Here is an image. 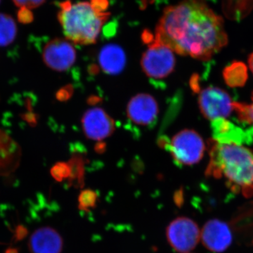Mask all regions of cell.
I'll list each match as a JSON object with an SVG mask.
<instances>
[{"instance_id": "obj_1", "label": "cell", "mask_w": 253, "mask_h": 253, "mask_svg": "<svg viewBox=\"0 0 253 253\" xmlns=\"http://www.w3.org/2000/svg\"><path fill=\"white\" fill-rule=\"evenodd\" d=\"M155 39L182 56L203 61L226 45L224 21L204 0H183L165 9Z\"/></svg>"}, {"instance_id": "obj_2", "label": "cell", "mask_w": 253, "mask_h": 253, "mask_svg": "<svg viewBox=\"0 0 253 253\" xmlns=\"http://www.w3.org/2000/svg\"><path fill=\"white\" fill-rule=\"evenodd\" d=\"M210 159L207 174L224 177L234 187L253 191V151L236 143L208 142Z\"/></svg>"}, {"instance_id": "obj_3", "label": "cell", "mask_w": 253, "mask_h": 253, "mask_svg": "<svg viewBox=\"0 0 253 253\" xmlns=\"http://www.w3.org/2000/svg\"><path fill=\"white\" fill-rule=\"evenodd\" d=\"M58 19L63 33L75 44L88 45L96 42L101 27L110 14L95 9L91 3L80 1L71 4L66 1L60 4Z\"/></svg>"}, {"instance_id": "obj_4", "label": "cell", "mask_w": 253, "mask_h": 253, "mask_svg": "<svg viewBox=\"0 0 253 253\" xmlns=\"http://www.w3.org/2000/svg\"><path fill=\"white\" fill-rule=\"evenodd\" d=\"M161 146L169 150L174 161L179 165L191 166L202 159L206 146L202 137L192 129H184L173 136L170 141H160Z\"/></svg>"}, {"instance_id": "obj_5", "label": "cell", "mask_w": 253, "mask_h": 253, "mask_svg": "<svg viewBox=\"0 0 253 253\" xmlns=\"http://www.w3.org/2000/svg\"><path fill=\"white\" fill-rule=\"evenodd\" d=\"M141 66L148 77L164 79L174 71L175 57L170 48L154 39L143 54Z\"/></svg>"}, {"instance_id": "obj_6", "label": "cell", "mask_w": 253, "mask_h": 253, "mask_svg": "<svg viewBox=\"0 0 253 253\" xmlns=\"http://www.w3.org/2000/svg\"><path fill=\"white\" fill-rule=\"evenodd\" d=\"M166 234L168 244L176 252L189 253L201 241V231L192 219L179 217L168 224Z\"/></svg>"}, {"instance_id": "obj_7", "label": "cell", "mask_w": 253, "mask_h": 253, "mask_svg": "<svg viewBox=\"0 0 253 253\" xmlns=\"http://www.w3.org/2000/svg\"><path fill=\"white\" fill-rule=\"evenodd\" d=\"M199 105L205 118L211 121L225 119L234 111V102L225 91L208 86L199 91Z\"/></svg>"}, {"instance_id": "obj_8", "label": "cell", "mask_w": 253, "mask_h": 253, "mask_svg": "<svg viewBox=\"0 0 253 253\" xmlns=\"http://www.w3.org/2000/svg\"><path fill=\"white\" fill-rule=\"evenodd\" d=\"M42 58L48 67L62 72L72 67L76 62V51L69 41L57 38L46 43Z\"/></svg>"}, {"instance_id": "obj_9", "label": "cell", "mask_w": 253, "mask_h": 253, "mask_svg": "<svg viewBox=\"0 0 253 253\" xmlns=\"http://www.w3.org/2000/svg\"><path fill=\"white\" fill-rule=\"evenodd\" d=\"M201 240L205 247L211 252L223 253L232 244V231L225 221L211 219L201 230Z\"/></svg>"}, {"instance_id": "obj_10", "label": "cell", "mask_w": 253, "mask_h": 253, "mask_svg": "<svg viewBox=\"0 0 253 253\" xmlns=\"http://www.w3.org/2000/svg\"><path fill=\"white\" fill-rule=\"evenodd\" d=\"M82 126L86 137L94 141L104 140L116 129L112 118L100 108L87 110L82 118Z\"/></svg>"}, {"instance_id": "obj_11", "label": "cell", "mask_w": 253, "mask_h": 253, "mask_svg": "<svg viewBox=\"0 0 253 253\" xmlns=\"http://www.w3.org/2000/svg\"><path fill=\"white\" fill-rule=\"evenodd\" d=\"M159 109L156 100L148 94H139L131 98L126 106V114L137 126H151L157 120Z\"/></svg>"}, {"instance_id": "obj_12", "label": "cell", "mask_w": 253, "mask_h": 253, "mask_svg": "<svg viewBox=\"0 0 253 253\" xmlns=\"http://www.w3.org/2000/svg\"><path fill=\"white\" fill-rule=\"evenodd\" d=\"M28 247L31 253H61L63 241L57 231L49 226H44L32 234Z\"/></svg>"}, {"instance_id": "obj_13", "label": "cell", "mask_w": 253, "mask_h": 253, "mask_svg": "<svg viewBox=\"0 0 253 253\" xmlns=\"http://www.w3.org/2000/svg\"><path fill=\"white\" fill-rule=\"evenodd\" d=\"M98 61L102 71L106 74L118 75L126 67V53L121 46L109 44L100 50Z\"/></svg>"}, {"instance_id": "obj_14", "label": "cell", "mask_w": 253, "mask_h": 253, "mask_svg": "<svg viewBox=\"0 0 253 253\" xmlns=\"http://www.w3.org/2000/svg\"><path fill=\"white\" fill-rule=\"evenodd\" d=\"M214 139L220 142L236 143L241 144L244 139L242 130L225 119L212 121Z\"/></svg>"}, {"instance_id": "obj_15", "label": "cell", "mask_w": 253, "mask_h": 253, "mask_svg": "<svg viewBox=\"0 0 253 253\" xmlns=\"http://www.w3.org/2000/svg\"><path fill=\"white\" fill-rule=\"evenodd\" d=\"M17 27L12 17L0 14V46L9 45L16 39Z\"/></svg>"}, {"instance_id": "obj_16", "label": "cell", "mask_w": 253, "mask_h": 253, "mask_svg": "<svg viewBox=\"0 0 253 253\" xmlns=\"http://www.w3.org/2000/svg\"><path fill=\"white\" fill-rule=\"evenodd\" d=\"M71 169L69 178L71 184L75 186H83L84 177V158L81 155H73L68 163Z\"/></svg>"}, {"instance_id": "obj_17", "label": "cell", "mask_w": 253, "mask_h": 253, "mask_svg": "<svg viewBox=\"0 0 253 253\" xmlns=\"http://www.w3.org/2000/svg\"><path fill=\"white\" fill-rule=\"evenodd\" d=\"M246 68L241 63H234L225 71L226 81L231 84L230 85H239L246 81Z\"/></svg>"}, {"instance_id": "obj_18", "label": "cell", "mask_w": 253, "mask_h": 253, "mask_svg": "<svg viewBox=\"0 0 253 253\" xmlns=\"http://www.w3.org/2000/svg\"><path fill=\"white\" fill-rule=\"evenodd\" d=\"M97 194L91 189H85L81 191L78 197V208L83 211H90L96 207Z\"/></svg>"}, {"instance_id": "obj_19", "label": "cell", "mask_w": 253, "mask_h": 253, "mask_svg": "<svg viewBox=\"0 0 253 253\" xmlns=\"http://www.w3.org/2000/svg\"><path fill=\"white\" fill-rule=\"evenodd\" d=\"M234 111L239 120L248 124L253 125V93L251 104L234 102Z\"/></svg>"}, {"instance_id": "obj_20", "label": "cell", "mask_w": 253, "mask_h": 253, "mask_svg": "<svg viewBox=\"0 0 253 253\" xmlns=\"http://www.w3.org/2000/svg\"><path fill=\"white\" fill-rule=\"evenodd\" d=\"M51 174L56 181H62L65 179H69L71 169L68 163H57L51 169Z\"/></svg>"}, {"instance_id": "obj_21", "label": "cell", "mask_w": 253, "mask_h": 253, "mask_svg": "<svg viewBox=\"0 0 253 253\" xmlns=\"http://www.w3.org/2000/svg\"><path fill=\"white\" fill-rule=\"evenodd\" d=\"M16 6L21 9H34L41 6L45 0H13Z\"/></svg>"}, {"instance_id": "obj_22", "label": "cell", "mask_w": 253, "mask_h": 253, "mask_svg": "<svg viewBox=\"0 0 253 253\" xmlns=\"http://www.w3.org/2000/svg\"><path fill=\"white\" fill-rule=\"evenodd\" d=\"M73 89L72 86L68 85L63 87L57 94V98L61 101L67 100L72 96Z\"/></svg>"}, {"instance_id": "obj_23", "label": "cell", "mask_w": 253, "mask_h": 253, "mask_svg": "<svg viewBox=\"0 0 253 253\" xmlns=\"http://www.w3.org/2000/svg\"><path fill=\"white\" fill-rule=\"evenodd\" d=\"M28 230L26 226L18 225L16 228L14 233V238L16 241H20L24 239L28 236Z\"/></svg>"}, {"instance_id": "obj_24", "label": "cell", "mask_w": 253, "mask_h": 253, "mask_svg": "<svg viewBox=\"0 0 253 253\" xmlns=\"http://www.w3.org/2000/svg\"><path fill=\"white\" fill-rule=\"evenodd\" d=\"M249 67L251 68V71H252V73H253V52L252 54L250 55L249 58Z\"/></svg>"}, {"instance_id": "obj_25", "label": "cell", "mask_w": 253, "mask_h": 253, "mask_svg": "<svg viewBox=\"0 0 253 253\" xmlns=\"http://www.w3.org/2000/svg\"><path fill=\"white\" fill-rule=\"evenodd\" d=\"M5 253H18V250L14 248H10L5 251Z\"/></svg>"}, {"instance_id": "obj_26", "label": "cell", "mask_w": 253, "mask_h": 253, "mask_svg": "<svg viewBox=\"0 0 253 253\" xmlns=\"http://www.w3.org/2000/svg\"></svg>"}]
</instances>
